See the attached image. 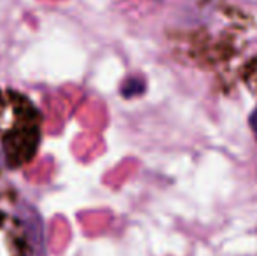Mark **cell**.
Wrapping results in <instances>:
<instances>
[{
    "mask_svg": "<svg viewBox=\"0 0 257 256\" xmlns=\"http://www.w3.org/2000/svg\"><path fill=\"white\" fill-rule=\"evenodd\" d=\"M42 139V114L28 97L0 90V146L9 168L34 160Z\"/></svg>",
    "mask_w": 257,
    "mask_h": 256,
    "instance_id": "1",
    "label": "cell"
},
{
    "mask_svg": "<svg viewBox=\"0 0 257 256\" xmlns=\"http://www.w3.org/2000/svg\"><path fill=\"white\" fill-rule=\"evenodd\" d=\"M144 92V84L140 81H128L122 88V93L126 97H133V95H140Z\"/></svg>",
    "mask_w": 257,
    "mask_h": 256,
    "instance_id": "2",
    "label": "cell"
},
{
    "mask_svg": "<svg viewBox=\"0 0 257 256\" xmlns=\"http://www.w3.org/2000/svg\"><path fill=\"white\" fill-rule=\"evenodd\" d=\"M248 74H252V77H248L250 84H252V82H257V60H254V62L248 65Z\"/></svg>",
    "mask_w": 257,
    "mask_h": 256,
    "instance_id": "3",
    "label": "cell"
},
{
    "mask_svg": "<svg viewBox=\"0 0 257 256\" xmlns=\"http://www.w3.org/2000/svg\"><path fill=\"white\" fill-rule=\"evenodd\" d=\"M250 127H252V132H254L257 137V111L250 116Z\"/></svg>",
    "mask_w": 257,
    "mask_h": 256,
    "instance_id": "4",
    "label": "cell"
}]
</instances>
